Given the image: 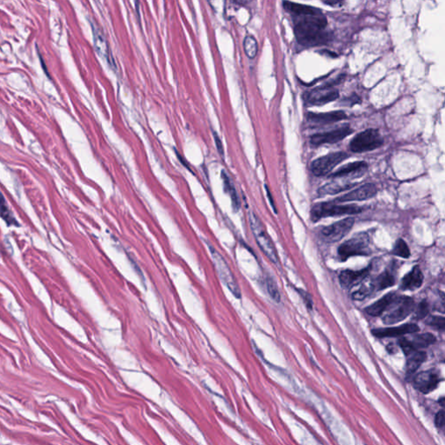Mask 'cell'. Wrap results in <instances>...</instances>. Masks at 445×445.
Here are the masks:
<instances>
[{
	"label": "cell",
	"mask_w": 445,
	"mask_h": 445,
	"mask_svg": "<svg viewBox=\"0 0 445 445\" xmlns=\"http://www.w3.org/2000/svg\"><path fill=\"white\" fill-rule=\"evenodd\" d=\"M414 310L413 299L409 296H397L389 307L383 321L385 325H394L405 320Z\"/></svg>",
	"instance_id": "5b68a950"
},
{
	"label": "cell",
	"mask_w": 445,
	"mask_h": 445,
	"mask_svg": "<svg viewBox=\"0 0 445 445\" xmlns=\"http://www.w3.org/2000/svg\"><path fill=\"white\" fill-rule=\"evenodd\" d=\"M396 298L397 296L395 295V293H389L382 299H380L379 300H377L369 307L366 308L365 311L370 316H380L389 309Z\"/></svg>",
	"instance_id": "e0dca14e"
},
{
	"label": "cell",
	"mask_w": 445,
	"mask_h": 445,
	"mask_svg": "<svg viewBox=\"0 0 445 445\" xmlns=\"http://www.w3.org/2000/svg\"><path fill=\"white\" fill-rule=\"evenodd\" d=\"M429 304L427 301L422 300L419 305H417L416 310H415V317L417 319H422L427 316L429 313Z\"/></svg>",
	"instance_id": "4dcf8cb0"
},
{
	"label": "cell",
	"mask_w": 445,
	"mask_h": 445,
	"mask_svg": "<svg viewBox=\"0 0 445 445\" xmlns=\"http://www.w3.org/2000/svg\"><path fill=\"white\" fill-rule=\"evenodd\" d=\"M213 138L215 139L216 145H217V149H218V152H219V154L222 156V158H224V146H223V144H222L221 139L219 138V136L218 135V133L216 132H213Z\"/></svg>",
	"instance_id": "836d02e7"
},
{
	"label": "cell",
	"mask_w": 445,
	"mask_h": 445,
	"mask_svg": "<svg viewBox=\"0 0 445 445\" xmlns=\"http://www.w3.org/2000/svg\"><path fill=\"white\" fill-rule=\"evenodd\" d=\"M363 208L355 204L342 205L336 202H325L315 205L311 210L310 217L313 221H319L323 218L336 216L353 215L362 213Z\"/></svg>",
	"instance_id": "3957f363"
},
{
	"label": "cell",
	"mask_w": 445,
	"mask_h": 445,
	"mask_svg": "<svg viewBox=\"0 0 445 445\" xmlns=\"http://www.w3.org/2000/svg\"><path fill=\"white\" fill-rule=\"evenodd\" d=\"M377 193L376 185L373 184H364L362 186L351 190L350 193L341 196L334 200L336 203H345V202L364 201L370 198H373Z\"/></svg>",
	"instance_id": "7c38bea8"
},
{
	"label": "cell",
	"mask_w": 445,
	"mask_h": 445,
	"mask_svg": "<svg viewBox=\"0 0 445 445\" xmlns=\"http://www.w3.org/2000/svg\"><path fill=\"white\" fill-rule=\"evenodd\" d=\"M368 164L365 162L363 161H357V162H353L350 164H345L344 166L341 167L340 169H337L336 172L332 173L330 175V178H343L346 176L351 175L353 173H360L363 172L364 169H367Z\"/></svg>",
	"instance_id": "ffe728a7"
},
{
	"label": "cell",
	"mask_w": 445,
	"mask_h": 445,
	"mask_svg": "<svg viewBox=\"0 0 445 445\" xmlns=\"http://www.w3.org/2000/svg\"><path fill=\"white\" fill-rule=\"evenodd\" d=\"M423 282V275L419 267L415 266L410 272L405 275L401 282L402 290H414L421 287Z\"/></svg>",
	"instance_id": "ac0fdd59"
},
{
	"label": "cell",
	"mask_w": 445,
	"mask_h": 445,
	"mask_svg": "<svg viewBox=\"0 0 445 445\" xmlns=\"http://www.w3.org/2000/svg\"><path fill=\"white\" fill-rule=\"evenodd\" d=\"M266 285H267L268 293L270 294V298L277 303H279L281 300V295L279 292V287L277 285L276 282L274 281L272 279L268 278L267 280H266Z\"/></svg>",
	"instance_id": "f1b7e54d"
},
{
	"label": "cell",
	"mask_w": 445,
	"mask_h": 445,
	"mask_svg": "<svg viewBox=\"0 0 445 445\" xmlns=\"http://www.w3.org/2000/svg\"><path fill=\"white\" fill-rule=\"evenodd\" d=\"M93 33H94V41H95L97 51L99 54L103 55L107 58V60L110 62L109 56H108L109 51L107 47V43H105V40L103 39V36L99 33V31L95 28H93Z\"/></svg>",
	"instance_id": "484cf974"
},
{
	"label": "cell",
	"mask_w": 445,
	"mask_h": 445,
	"mask_svg": "<svg viewBox=\"0 0 445 445\" xmlns=\"http://www.w3.org/2000/svg\"><path fill=\"white\" fill-rule=\"evenodd\" d=\"M294 23L296 40L302 46H321L330 41V33L325 32L327 18L323 13L296 17Z\"/></svg>",
	"instance_id": "6da1fadb"
},
{
	"label": "cell",
	"mask_w": 445,
	"mask_h": 445,
	"mask_svg": "<svg viewBox=\"0 0 445 445\" xmlns=\"http://www.w3.org/2000/svg\"><path fill=\"white\" fill-rule=\"evenodd\" d=\"M371 268L367 267L361 270H344L339 275L340 285L345 289H350L362 283L370 273Z\"/></svg>",
	"instance_id": "5bb4252c"
},
{
	"label": "cell",
	"mask_w": 445,
	"mask_h": 445,
	"mask_svg": "<svg viewBox=\"0 0 445 445\" xmlns=\"http://www.w3.org/2000/svg\"><path fill=\"white\" fill-rule=\"evenodd\" d=\"M210 250L213 262L215 264L216 270L219 273V276L221 279V281L224 283L225 286H227L230 292L232 293L237 299H240L241 298V290H240V288H239L235 277L231 272L229 265L227 264L226 261L224 260L221 254L218 252L213 246H210Z\"/></svg>",
	"instance_id": "8992f818"
},
{
	"label": "cell",
	"mask_w": 445,
	"mask_h": 445,
	"mask_svg": "<svg viewBox=\"0 0 445 445\" xmlns=\"http://www.w3.org/2000/svg\"><path fill=\"white\" fill-rule=\"evenodd\" d=\"M374 285H364L361 286V287L357 289V290H355L352 294H351V296H352V299L354 300H363V299H365L366 296H369L370 294H371V291L373 290Z\"/></svg>",
	"instance_id": "f546056e"
},
{
	"label": "cell",
	"mask_w": 445,
	"mask_h": 445,
	"mask_svg": "<svg viewBox=\"0 0 445 445\" xmlns=\"http://www.w3.org/2000/svg\"><path fill=\"white\" fill-rule=\"evenodd\" d=\"M395 285V278L391 273L385 271L380 275L376 281V286L379 290H384Z\"/></svg>",
	"instance_id": "4316f807"
},
{
	"label": "cell",
	"mask_w": 445,
	"mask_h": 445,
	"mask_svg": "<svg viewBox=\"0 0 445 445\" xmlns=\"http://www.w3.org/2000/svg\"><path fill=\"white\" fill-rule=\"evenodd\" d=\"M384 144V139L377 130L368 129L360 132L350 141L351 152L356 153H367L380 148Z\"/></svg>",
	"instance_id": "277c9868"
},
{
	"label": "cell",
	"mask_w": 445,
	"mask_h": 445,
	"mask_svg": "<svg viewBox=\"0 0 445 445\" xmlns=\"http://www.w3.org/2000/svg\"><path fill=\"white\" fill-rule=\"evenodd\" d=\"M308 120L312 122L315 124H332L339 121L347 118V115L343 111H334V112H325V113H313L310 112L307 116Z\"/></svg>",
	"instance_id": "2e32d148"
},
{
	"label": "cell",
	"mask_w": 445,
	"mask_h": 445,
	"mask_svg": "<svg viewBox=\"0 0 445 445\" xmlns=\"http://www.w3.org/2000/svg\"><path fill=\"white\" fill-rule=\"evenodd\" d=\"M221 176L223 183H224V192L228 193L229 196H230V199H231V204H232L233 210L237 213L239 210V207H240V203H239V197H238V194H237V190H236L235 187H234L232 183L230 181L229 176L227 175V173L224 171H222Z\"/></svg>",
	"instance_id": "7402d4cb"
},
{
	"label": "cell",
	"mask_w": 445,
	"mask_h": 445,
	"mask_svg": "<svg viewBox=\"0 0 445 445\" xmlns=\"http://www.w3.org/2000/svg\"><path fill=\"white\" fill-rule=\"evenodd\" d=\"M353 186H355V184H340L330 183V184H326L325 186L321 187L319 189V193L322 196L335 195V194H337V193L349 190V189L352 188Z\"/></svg>",
	"instance_id": "cb8c5ba5"
},
{
	"label": "cell",
	"mask_w": 445,
	"mask_h": 445,
	"mask_svg": "<svg viewBox=\"0 0 445 445\" xmlns=\"http://www.w3.org/2000/svg\"><path fill=\"white\" fill-rule=\"evenodd\" d=\"M394 255L402 258V259H408L411 256V251L409 249L408 245L405 243V240L402 239H398L396 241V244L393 248Z\"/></svg>",
	"instance_id": "83f0119b"
},
{
	"label": "cell",
	"mask_w": 445,
	"mask_h": 445,
	"mask_svg": "<svg viewBox=\"0 0 445 445\" xmlns=\"http://www.w3.org/2000/svg\"><path fill=\"white\" fill-rule=\"evenodd\" d=\"M249 219H250V229L252 230L257 244H259L264 255L266 256L272 263L277 264L279 262V256L277 252L276 247L271 241L270 236L268 235L264 224L255 213H250Z\"/></svg>",
	"instance_id": "7a4b0ae2"
},
{
	"label": "cell",
	"mask_w": 445,
	"mask_h": 445,
	"mask_svg": "<svg viewBox=\"0 0 445 445\" xmlns=\"http://www.w3.org/2000/svg\"><path fill=\"white\" fill-rule=\"evenodd\" d=\"M439 404L442 405V407H444L445 408V397L439 400Z\"/></svg>",
	"instance_id": "f35d334b"
},
{
	"label": "cell",
	"mask_w": 445,
	"mask_h": 445,
	"mask_svg": "<svg viewBox=\"0 0 445 445\" xmlns=\"http://www.w3.org/2000/svg\"><path fill=\"white\" fill-rule=\"evenodd\" d=\"M440 293L439 300L436 303L435 309L439 312L445 313V295L442 292Z\"/></svg>",
	"instance_id": "d6a6232c"
},
{
	"label": "cell",
	"mask_w": 445,
	"mask_h": 445,
	"mask_svg": "<svg viewBox=\"0 0 445 445\" xmlns=\"http://www.w3.org/2000/svg\"><path fill=\"white\" fill-rule=\"evenodd\" d=\"M439 383L438 376L433 371H422L417 374L413 380L414 387L422 393H430L437 387Z\"/></svg>",
	"instance_id": "4fadbf2b"
},
{
	"label": "cell",
	"mask_w": 445,
	"mask_h": 445,
	"mask_svg": "<svg viewBox=\"0 0 445 445\" xmlns=\"http://www.w3.org/2000/svg\"><path fill=\"white\" fill-rule=\"evenodd\" d=\"M283 5H284V7H285V10L287 12L292 13L296 17L322 14L321 10L312 7V6L301 5V4L293 3V2H289V1H285L283 3Z\"/></svg>",
	"instance_id": "d6986e66"
},
{
	"label": "cell",
	"mask_w": 445,
	"mask_h": 445,
	"mask_svg": "<svg viewBox=\"0 0 445 445\" xmlns=\"http://www.w3.org/2000/svg\"><path fill=\"white\" fill-rule=\"evenodd\" d=\"M407 364H406V371L408 375H412L415 373L417 369L422 365L426 359V353L423 351H414L413 353L407 356Z\"/></svg>",
	"instance_id": "44dd1931"
},
{
	"label": "cell",
	"mask_w": 445,
	"mask_h": 445,
	"mask_svg": "<svg viewBox=\"0 0 445 445\" xmlns=\"http://www.w3.org/2000/svg\"><path fill=\"white\" fill-rule=\"evenodd\" d=\"M369 245L370 241L368 236L359 234L341 244L337 252L342 260H346L354 256H367L370 253Z\"/></svg>",
	"instance_id": "52a82bcc"
},
{
	"label": "cell",
	"mask_w": 445,
	"mask_h": 445,
	"mask_svg": "<svg viewBox=\"0 0 445 445\" xmlns=\"http://www.w3.org/2000/svg\"><path fill=\"white\" fill-rule=\"evenodd\" d=\"M350 155L344 152L329 153L321 158L314 160L310 166V169L314 175L322 177L330 173V172L341 162L349 158Z\"/></svg>",
	"instance_id": "9c48e42d"
},
{
	"label": "cell",
	"mask_w": 445,
	"mask_h": 445,
	"mask_svg": "<svg viewBox=\"0 0 445 445\" xmlns=\"http://www.w3.org/2000/svg\"><path fill=\"white\" fill-rule=\"evenodd\" d=\"M436 341V337L431 333H422L419 335H415L413 338L410 340L411 345L415 350L426 348L432 345Z\"/></svg>",
	"instance_id": "603a6c76"
},
{
	"label": "cell",
	"mask_w": 445,
	"mask_h": 445,
	"mask_svg": "<svg viewBox=\"0 0 445 445\" xmlns=\"http://www.w3.org/2000/svg\"><path fill=\"white\" fill-rule=\"evenodd\" d=\"M6 218H4V219L6 220V223L10 225V224H16V221H15V219L13 217H10L11 215V213L9 211L8 208L3 204L2 205V215H6Z\"/></svg>",
	"instance_id": "e575fe53"
},
{
	"label": "cell",
	"mask_w": 445,
	"mask_h": 445,
	"mask_svg": "<svg viewBox=\"0 0 445 445\" xmlns=\"http://www.w3.org/2000/svg\"><path fill=\"white\" fill-rule=\"evenodd\" d=\"M265 189H266V192H267V196L268 198H269V200H270V204H271V206L273 207V209L276 210V208H275V204H274V201H273L272 196L270 194V192L269 189H268V187L265 185Z\"/></svg>",
	"instance_id": "74e56055"
},
{
	"label": "cell",
	"mask_w": 445,
	"mask_h": 445,
	"mask_svg": "<svg viewBox=\"0 0 445 445\" xmlns=\"http://www.w3.org/2000/svg\"><path fill=\"white\" fill-rule=\"evenodd\" d=\"M435 422L437 427H443L445 426V410L441 411L437 414L436 418H435Z\"/></svg>",
	"instance_id": "d590c367"
},
{
	"label": "cell",
	"mask_w": 445,
	"mask_h": 445,
	"mask_svg": "<svg viewBox=\"0 0 445 445\" xmlns=\"http://www.w3.org/2000/svg\"><path fill=\"white\" fill-rule=\"evenodd\" d=\"M352 132L353 130L350 126H345L330 132L316 133L310 137V144L316 147L320 146L322 144H335L342 141L344 138H347Z\"/></svg>",
	"instance_id": "8fae6325"
},
{
	"label": "cell",
	"mask_w": 445,
	"mask_h": 445,
	"mask_svg": "<svg viewBox=\"0 0 445 445\" xmlns=\"http://www.w3.org/2000/svg\"><path fill=\"white\" fill-rule=\"evenodd\" d=\"M324 3L325 5H328V6H341V5L344 4V2H342V1H324Z\"/></svg>",
	"instance_id": "8d00e7d4"
},
{
	"label": "cell",
	"mask_w": 445,
	"mask_h": 445,
	"mask_svg": "<svg viewBox=\"0 0 445 445\" xmlns=\"http://www.w3.org/2000/svg\"><path fill=\"white\" fill-rule=\"evenodd\" d=\"M338 98V91L328 83L306 93L305 101L309 105H324L336 100Z\"/></svg>",
	"instance_id": "30bf717a"
},
{
	"label": "cell",
	"mask_w": 445,
	"mask_h": 445,
	"mask_svg": "<svg viewBox=\"0 0 445 445\" xmlns=\"http://www.w3.org/2000/svg\"><path fill=\"white\" fill-rule=\"evenodd\" d=\"M244 52L248 58H254L259 51V46L256 38L250 35H247L244 40Z\"/></svg>",
	"instance_id": "d4e9b609"
},
{
	"label": "cell",
	"mask_w": 445,
	"mask_h": 445,
	"mask_svg": "<svg viewBox=\"0 0 445 445\" xmlns=\"http://www.w3.org/2000/svg\"><path fill=\"white\" fill-rule=\"evenodd\" d=\"M419 330L418 326L414 324H406L396 327L385 328L377 329L372 331V334L376 337H395V336H404L406 334L415 333Z\"/></svg>",
	"instance_id": "9a60e30c"
},
{
	"label": "cell",
	"mask_w": 445,
	"mask_h": 445,
	"mask_svg": "<svg viewBox=\"0 0 445 445\" xmlns=\"http://www.w3.org/2000/svg\"><path fill=\"white\" fill-rule=\"evenodd\" d=\"M354 224L355 219L353 218L343 219L341 221L323 228L319 232V237L326 243H336L344 239L350 232Z\"/></svg>",
	"instance_id": "ba28073f"
},
{
	"label": "cell",
	"mask_w": 445,
	"mask_h": 445,
	"mask_svg": "<svg viewBox=\"0 0 445 445\" xmlns=\"http://www.w3.org/2000/svg\"><path fill=\"white\" fill-rule=\"evenodd\" d=\"M427 324L437 330H445V317L433 316L429 317Z\"/></svg>",
	"instance_id": "1f68e13d"
}]
</instances>
